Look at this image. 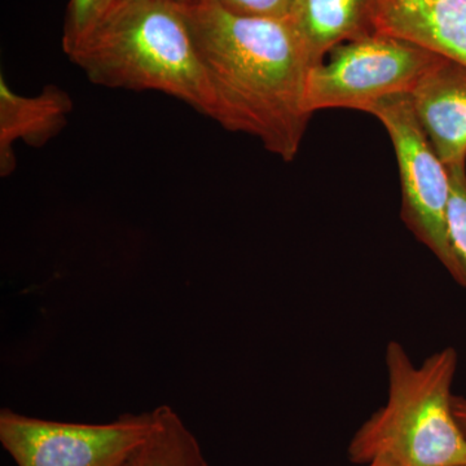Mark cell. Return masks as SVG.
I'll list each match as a JSON object with an SVG mask.
<instances>
[{
    "label": "cell",
    "instance_id": "cell-10",
    "mask_svg": "<svg viewBox=\"0 0 466 466\" xmlns=\"http://www.w3.org/2000/svg\"><path fill=\"white\" fill-rule=\"evenodd\" d=\"M376 0H296L289 17L312 64L337 46L375 34Z\"/></svg>",
    "mask_w": 466,
    "mask_h": 466
},
{
    "label": "cell",
    "instance_id": "cell-11",
    "mask_svg": "<svg viewBox=\"0 0 466 466\" xmlns=\"http://www.w3.org/2000/svg\"><path fill=\"white\" fill-rule=\"evenodd\" d=\"M155 425L122 466H208L192 431L168 406L153 410Z\"/></svg>",
    "mask_w": 466,
    "mask_h": 466
},
{
    "label": "cell",
    "instance_id": "cell-1",
    "mask_svg": "<svg viewBox=\"0 0 466 466\" xmlns=\"http://www.w3.org/2000/svg\"><path fill=\"white\" fill-rule=\"evenodd\" d=\"M180 7L213 90L214 121L293 161L312 116L306 88L314 64L290 21L240 16L207 0Z\"/></svg>",
    "mask_w": 466,
    "mask_h": 466
},
{
    "label": "cell",
    "instance_id": "cell-7",
    "mask_svg": "<svg viewBox=\"0 0 466 466\" xmlns=\"http://www.w3.org/2000/svg\"><path fill=\"white\" fill-rule=\"evenodd\" d=\"M417 119L447 168L466 162V64L441 57L410 94Z\"/></svg>",
    "mask_w": 466,
    "mask_h": 466
},
{
    "label": "cell",
    "instance_id": "cell-2",
    "mask_svg": "<svg viewBox=\"0 0 466 466\" xmlns=\"http://www.w3.org/2000/svg\"><path fill=\"white\" fill-rule=\"evenodd\" d=\"M66 55L91 84L161 92L213 119V90L179 3L118 0Z\"/></svg>",
    "mask_w": 466,
    "mask_h": 466
},
{
    "label": "cell",
    "instance_id": "cell-5",
    "mask_svg": "<svg viewBox=\"0 0 466 466\" xmlns=\"http://www.w3.org/2000/svg\"><path fill=\"white\" fill-rule=\"evenodd\" d=\"M385 126L400 167V218L404 225L466 288V272L451 247L447 231L450 198L449 168L441 161L422 130L410 94L395 95L368 110Z\"/></svg>",
    "mask_w": 466,
    "mask_h": 466
},
{
    "label": "cell",
    "instance_id": "cell-16",
    "mask_svg": "<svg viewBox=\"0 0 466 466\" xmlns=\"http://www.w3.org/2000/svg\"><path fill=\"white\" fill-rule=\"evenodd\" d=\"M168 2L179 3V5H184V3L191 2V0H168Z\"/></svg>",
    "mask_w": 466,
    "mask_h": 466
},
{
    "label": "cell",
    "instance_id": "cell-9",
    "mask_svg": "<svg viewBox=\"0 0 466 466\" xmlns=\"http://www.w3.org/2000/svg\"><path fill=\"white\" fill-rule=\"evenodd\" d=\"M73 100L66 91L46 86L35 96H23L0 76V175L7 177L16 170L14 144L25 143L41 148L67 125Z\"/></svg>",
    "mask_w": 466,
    "mask_h": 466
},
{
    "label": "cell",
    "instance_id": "cell-13",
    "mask_svg": "<svg viewBox=\"0 0 466 466\" xmlns=\"http://www.w3.org/2000/svg\"><path fill=\"white\" fill-rule=\"evenodd\" d=\"M118 0H69L63 34V50L69 52L106 16Z\"/></svg>",
    "mask_w": 466,
    "mask_h": 466
},
{
    "label": "cell",
    "instance_id": "cell-12",
    "mask_svg": "<svg viewBox=\"0 0 466 466\" xmlns=\"http://www.w3.org/2000/svg\"><path fill=\"white\" fill-rule=\"evenodd\" d=\"M450 198L447 207V231L451 247L466 272V168H449Z\"/></svg>",
    "mask_w": 466,
    "mask_h": 466
},
{
    "label": "cell",
    "instance_id": "cell-6",
    "mask_svg": "<svg viewBox=\"0 0 466 466\" xmlns=\"http://www.w3.org/2000/svg\"><path fill=\"white\" fill-rule=\"evenodd\" d=\"M155 425V413L75 424L0 412V441L17 466H122Z\"/></svg>",
    "mask_w": 466,
    "mask_h": 466
},
{
    "label": "cell",
    "instance_id": "cell-17",
    "mask_svg": "<svg viewBox=\"0 0 466 466\" xmlns=\"http://www.w3.org/2000/svg\"><path fill=\"white\" fill-rule=\"evenodd\" d=\"M367 466H382V465H380V464H370V465H367Z\"/></svg>",
    "mask_w": 466,
    "mask_h": 466
},
{
    "label": "cell",
    "instance_id": "cell-4",
    "mask_svg": "<svg viewBox=\"0 0 466 466\" xmlns=\"http://www.w3.org/2000/svg\"><path fill=\"white\" fill-rule=\"evenodd\" d=\"M329 55L309 70L306 106L311 115L330 108L368 113L388 97L412 94L444 57L379 33L337 46Z\"/></svg>",
    "mask_w": 466,
    "mask_h": 466
},
{
    "label": "cell",
    "instance_id": "cell-3",
    "mask_svg": "<svg viewBox=\"0 0 466 466\" xmlns=\"http://www.w3.org/2000/svg\"><path fill=\"white\" fill-rule=\"evenodd\" d=\"M458 352L446 348L410 360L400 342L386 346L388 400L359 428L349 458L359 465L466 466V435L453 413Z\"/></svg>",
    "mask_w": 466,
    "mask_h": 466
},
{
    "label": "cell",
    "instance_id": "cell-15",
    "mask_svg": "<svg viewBox=\"0 0 466 466\" xmlns=\"http://www.w3.org/2000/svg\"><path fill=\"white\" fill-rule=\"evenodd\" d=\"M453 413L458 420L460 428L462 429L466 435V398L453 395Z\"/></svg>",
    "mask_w": 466,
    "mask_h": 466
},
{
    "label": "cell",
    "instance_id": "cell-8",
    "mask_svg": "<svg viewBox=\"0 0 466 466\" xmlns=\"http://www.w3.org/2000/svg\"><path fill=\"white\" fill-rule=\"evenodd\" d=\"M375 33L466 64V0H376Z\"/></svg>",
    "mask_w": 466,
    "mask_h": 466
},
{
    "label": "cell",
    "instance_id": "cell-14",
    "mask_svg": "<svg viewBox=\"0 0 466 466\" xmlns=\"http://www.w3.org/2000/svg\"><path fill=\"white\" fill-rule=\"evenodd\" d=\"M240 16L289 20L296 0H207Z\"/></svg>",
    "mask_w": 466,
    "mask_h": 466
}]
</instances>
